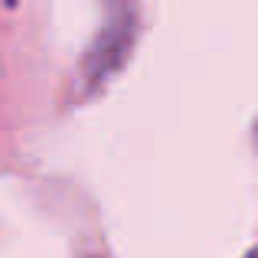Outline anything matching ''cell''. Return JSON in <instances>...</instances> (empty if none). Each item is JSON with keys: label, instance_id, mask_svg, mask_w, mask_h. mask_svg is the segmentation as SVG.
<instances>
[{"label": "cell", "instance_id": "cell-1", "mask_svg": "<svg viewBox=\"0 0 258 258\" xmlns=\"http://www.w3.org/2000/svg\"><path fill=\"white\" fill-rule=\"evenodd\" d=\"M245 258H258V248H255V252H248V255H245Z\"/></svg>", "mask_w": 258, "mask_h": 258}]
</instances>
